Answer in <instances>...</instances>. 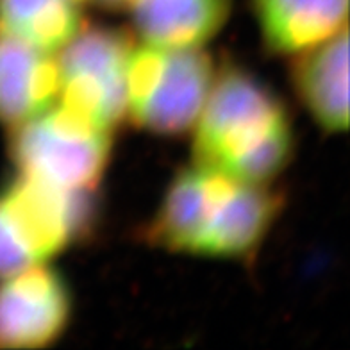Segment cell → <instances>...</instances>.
Instances as JSON below:
<instances>
[{
    "label": "cell",
    "mask_w": 350,
    "mask_h": 350,
    "mask_svg": "<svg viewBox=\"0 0 350 350\" xmlns=\"http://www.w3.org/2000/svg\"><path fill=\"white\" fill-rule=\"evenodd\" d=\"M282 193L193 165L180 170L142 232L152 247L218 259H249L281 213Z\"/></svg>",
    "instance_id": "1"
},
{
    "label": "cell",
    "mask_w": 350,
    "mask_h": 350,
    "mask_svg": "<svg viewBox=\"0 0 350 350\" xmlns=\"http://www.w3.org/2000/svg\"><path fill=\"white\" fill-rule=\"evenodd\" d=\"M84 27L74 0H0V33L59 54Z\"/></svg>",
    "instance_id": "12"
},
{
    "label": "cell",
    "mask_w": 350,
    "mask_h": 350,
    "mask_svg": "<svg viewBox=\"0 0 350 350\" xmlns=\"http://www.w3.org/2000/svg\"><path fill=\"white\" fill-rule=\"evenodd\" d=\"M291 83L313 120L327 133L349 125V29L295 55Z\"/></svg>",
    "instance_id": "8"
},
{
    "label": "cell",
    "mask_w": 350,
    "mask_h": 350,
    "mask_svg": "<svg viewBox=\"0 0 350 350\" xmlns=\"http://www.w3.org/2000/svg\"><path fill=\"white\" fill-rule=\"evenodd\" d=\"M88 195L20 175L0 193V213L34 265H43L83 232L90 211Z\"/></svg>",
    "instance_id": "6"
},
{
    "label": "cell",
    "mask_w": 350,
    "mask_h": 350,
    "mask_svg": "<svg viewBox=\"0 0 350 350\" xmlns=\"http://www.w3.org/2000/svg\"><path fill=\"white\" fill-rule=\"evenodd\" d=\"M133 40L120 29L86 27L55 55L57 104L113 133L125 116V84Z\"/></svg>",
    "instance_id": "5"
},
{
    "label": "cell",
    "mask_w": 350,
    "mask_h": 350,
    "mask_svg": "<svg viewBox=\"0 0 350 350\" xmlns=\"http://www.w3.org/2000/svg\"><path fill=\"white\" fill-rule=\"evenodd\" d=\"M70 317L68 284L45 262L0 279V349H45L63 336Z\"/></svg>",
    "instance_id": "7"
},
{
    "label": "cell",
    "mask_w": 350,
    "mask_h": 350,
    "mask_svg": "<svg viewBox=\"0 0 350 350\" xmlns=\"http://www.w3.org/2000/svg\"><path fill=\"white\" fill-rule=\"evenodd\" d=\"M55 55L0 33V124L13 127L57 102Z\"/></svg>",
    "instance_id": "9"
},
{
    "label": "cell",
    "mask_w": 350,
    "mask_h": 350,
    "mask_svg": "<svg viewBox=\"0 0 350 350\" xmlns=\"http://www.w3.org/2000/svg\"><path fill=\"white\" fill-rule=\"evenodd\" d=\"M267 49L297 55L347 27L349 0H252Z\"/></svg>",
    "instance_id": "10"
},
{
    "label": "cell",
    "mask_w": 350,
    "mask_h": 350,
    "mask_svg": "<svg viewBox=\"0 0 350 350\" xmlns=\"http://www.w3.org/2000/svg\"><path fill=\"white\" fill-rule=\"evenodd\" d=\"M133 27L147 45L193 49L224 27L230 0H134Z\"/></svg>",
    "instance_id": "11"
},
{
    "label": "cell",
    "mask_w": 350,
    "mask_h": 350,
    "mask_svg": "<svg viewBox=\"0 0 350 350\" xmlns=\"http://www.w3.org/2000/svg\"><path fill=\"white\" fill-rule=\"evenodd\" d=\"M193 129L195 165L252 185L275 179L295 150L284 102L240 66L215 74Z\"/></svg>",
    "instance_id": "2"
},
{
    "label": "cell",
    "mask_w": 350,
    "mask_h": 350,
    "mask_svg": "<svg viewBox=\"0 0 350 350\" xmlns=\"http://www.w3.org/2000/svg\"><path fill=\"white\" fill-rule=\"evenodd\" d=\"M8 148L20 175L66 191L93 193L109 165L113 133L55 102L10 127Z\"/></svg>",
    "instance_id": "4"
},
{
    "label": "cell",
    "mask_w": 350,
    "mask_h": 350,
    "mask_svg": "<svg viewBox=\"0 0 350 350\" xmlns=\"http://www.w3.org/2000/svg\"><path fill=\"white\" fill-rule=\"evenodd\" d=\"M98 2L109 10H129L134 0H98Z\"/></svg>",
    "instance_id": "13"
},
{
    "label": "cell",
    "mask_w": 350,
    "mask_h": 350,
    "mask_svg": "<svg viewBox=\"0 0 350 350\" xmlns=\"http://www.w3.org/2000/svg\"><path fill=\"white\" fill-rule=\"evenodd\" d=\"M211 55L200 49L133 46L127 65L125 115L139 129L179 136L193 129L215 81Z\"/></svg>",
    "instance_id": "3"
},
{
    "label": "cell",
    "mask_w": 350,
    "mask_h": 350,
    "mask_svg": "<svg viewBox=\"0 0 350 350\" xmlns=\"http://www.w3.org/2000/svg\"><path fill=\"white\" fill-rule=\"evenodd\" d=\"M74 2H79V0H74Z\"/></svg>",
    "instance_id": "14"
}]
</instances>
